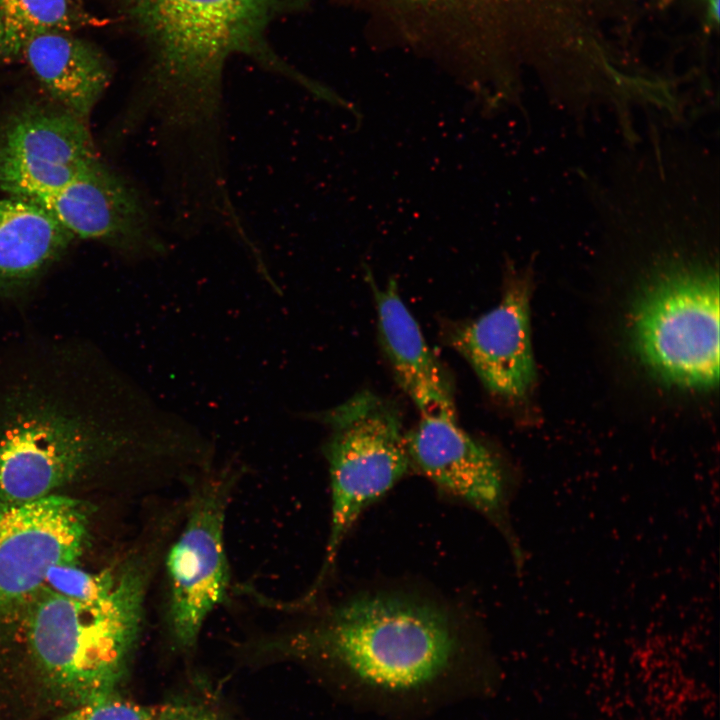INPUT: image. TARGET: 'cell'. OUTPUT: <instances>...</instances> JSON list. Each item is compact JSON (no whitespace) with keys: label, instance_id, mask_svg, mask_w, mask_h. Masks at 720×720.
I'll list each match as a JSON object with an SVG mask.
<instances>
[{"label":"cell","instance_id":"obj_7","mask_svg":"<svg viewBox=\"0 0 720 720\" xmlns=\"http://www.w3.org/2000/svg\"><path fill=\"white\" fill-rule=\"evenodd\" d=\"M412 470L443 495L485 517L503 536L521 571L525 553L511 523L518 479L501 457L458 426L456 419L423 417L406 432Z\"/></svg>","mask_w":720,"mask_h":720},{"label":"cell","instance_id":"obj_9","mask_svg":"<svg viewBox=\"0 0 720 720\" xmlns=\"http://www.w3.org/2000/svg\"><path fill=\"white\" fill-rule=\"evenodd\" d=\"M101 158L87 122L57 104H25L0 120V190L29 198L58 189Z\"/></svg>","mask_w":720,"mask_h":720},{"label":"cell","instance_id":"obj_3","mask_svg":"<svg viewBox=\"0 0 720 720\" xmlns=\"http://www.w3.org/2000/svg\"><path fill=\"white\" fill-rule=\"evenodd\" d=\"M177 528L174 513L152 510L106 598L79 602L41 588L10 616L23 615L24 653L48 698L71 708L116 691L136 650L149 591Z\"/></svg>","mask_w":720,"mask_h":720},{"label":"cell","instance_id":"obj_5","mask_svg":"<svg viewBox=\"0 0 720 720\" xmlns=\"http://www.w3.org/2000/svg\"><path fill=\"white\" fill-rule=\"evenodd\" d=\"M329 429L323 445L330 481V524L324 557L309 588L326 585L343 541L359 516L412 471L399 408L363 390L313 414Z\"/></svg>","mask_w":720,"mask_h":720},{"label":"cell","instance_id":"obj_19","mask_svg":"<svg viewBox=\"0 0 720 720\" xmlns=\"http://www.w3.org/2000/svg\"><path fill=\"white\" fill-rule=\"evenodd\" d=\"M154 720H221L208 704L177 699L158 706Z\"/></svg>","mask_w":720,"mask_h":720},{"label":"cell","instance_id":"obj_12","mask_svg":"<svg viewBox=\"0 0 720 720\" xmlns=\"http://www.w3.org/2000/svg\"><path fill=\"white\" fill-rule=\"evenodd\" d=\"M379 339L398 385L423 417L456 419L453 385L399 295L394 280L383 288L370 278Z\"/></svg>","mask_w":720,"mask_h":720},{"label":"cell","instance_id":"obj_10","mask_svg":"<svg viewBox=\"0 0 720 720\" xmlns=\"http://www.w3.org/2000/svg\"><path fill=\"white\" fill-rule=\"evenodd\" d=\"M25 200L46 210L74 237L100 241L140 258L167 252L149 201L102 159L66 185Z\"/></svg>","mask_w":720,"mask_h":720},{"label":"cell","instance_id":"obj_17","mask_svg":"<svg viewBox=\"0 0 720 720\" xmlns=\"http://www.w3.org/2000/svg\"><path fill=\"white\" fill-rule=\"evenodd\" d=\"M77 564L52 567L42 588L79 602L98 601L112 592L117 581L118 568L92 573L79 568Z\"/></svg>","mask_w":720,"mask_h":720},{"label":"cell","instance_id":"obj_16","mask_svg":"<svg viewBox=\"0 0 720 720\" xmlns=\"http://www.w3.org/2000/svg\"><path fill=\"white\" fill-rule=\"evenodd\" d=\"M512 0H383L402 16H408L447 40L472 49L487 19Z\"/></svg>","mask_w":720,"mask_h":720},{"label":"cell","instance_id":"obj_18","mask_svg":"<svg viewBox=\"0 0 720 720\" xmlns=\"http://www.w3.org/2000/svg\"><path fill=\"white\" fill-rule=\"evenodd\" d=\"M158 706L120 696L117 691L71 707L57 720H154Z\"/></svg>","mask_w":720,"mask_h":720},{"label":"cell","instance_id":"obj_13","mask_svg":"<svg viewBox=\"0 0 720 720\" xmlns=\"http://www.w3.org/2000/svg\"><path fill=\"white\" fill-rule=\"evenodd\" d=\"M22 59L55 104L86 122L112 78L107 58L71 32L31 39Z\"/></svg>","mask_w":720,"mask_h":720},{"label":"cell","instance_id":"obj_6","mask_svg":"<svg viewBox=\"0 0 720 720\" xmlns=\"http://www.w3.org/2000/svg\"><path fill=\"white\" fill-rule=\"evenodd\" d=\"M243 473L234 462L214 464L186 485L182 520L160 569L161 627L177 651L196 648L207 619L232 590L225 525Z\"/></svg>","mask_w":720,"mask_h":720},{"label":"cell","instance_id":"obj_4","mask_svg":"<svg viewBox=\"0 0 720 720\" xmlns=\"http://www.w3.org/2000/svg\"><path fill=\"white\" fill-rule=\"evenodd\" d=\"M711 190L682 185L670 250L657 263L631 319L633 346L662 380L711 388L719 379V280L708 260L690 257L681 243Z\"/></svg>","mask_w":720,"mask_h":720},{"label":"cell","instance_id":"obj_2","mask_svg":"<svg viewBox=\"0 0 720 720\" xmlns=\"http://www.w3.org/2000/svg\"><path fill=\"white\" fill-rule=\"evenodd\" d=\"M147 54L141 86L126 110L129 129L151 120L164 165L203 174L225 161L223 77L234 56L318 85L274 50L269 32L308 0H117ZM127 128V129H128Z\"/></svg>","mask_w":720,"mask_h":720},{"label":"cell","instance_id":"obj_21","mask_svg":"<svg viewBox=\"0 0 720 720\" xmlns=\"http://www.w3.org/2000/svg\"><path fill=\"white\" fill-rule=\"evenodd\" d=\"M673 0H657L658 4L662 7L669 5Z\"/></svg>","mask_w":720,"mask_h":720},{"label":"cell","instance_id":"obj_11","mask_svg":"<svg viewBox=\"0 0 720 720\" xmlns=\"http://www.w3.org/2000/svg\"><path fill=\"white\" fill-rule=\"evenodd\" d=\"M529 296L530 273L511 266L497 306L453 323L445 332L448 345L469 363L486 390L506 400L523 398L536 377Z\"/></svg>","mask_w":720,"mask_h":720},{"label":"cell","instance_id":"obj_14","mask_svg":"<svg viewBox=\"0 0 720 720\" xmlns=\"http://www.w3.org/2000/svg\"><path fill=\"white\" fill-rule=\"evenodd\" d=\"M73 238L39 205L15 196L0 199V291L30 283Z\"/></svg>","mask_w":720,"mask_h":720},{"label":"cell","instance_id":"obj_15","mask_svg":"<svg viewBox=\"0 0 720 720\" xmlns=\"http://www.w3.org/2000/svg\"><path fill=\"white\" fill-rule=\"evenodd\" d=\"M94 23L74 0H0V61L22 59L26 44L51 32H72Z\"/></svg>","mask_w":720,"mask_h":720},{"label":"cell","instance_id":"obj_20","mask_svg":"<svg viewBox=\"0 0 720 720\" xmlns=\"http://www.w3.org/2000/svg\"><path fill=\"white\" fill-rule=\"evenodd\" d=\"M705 19L710 28L719 23V0H705Z\"/></svg>","mask_w":720,"mask_h":720},{"label":"cell","instance_id":"obj_1","mask_svg":"<svg viewBox=\"0 0 720 720\" xmlns=\"http://www.w3.org/2000/svg\"><path fill=\"white\" fill-rule=\"evenodd\" d=\"M285 607L299 619L253 649L318 668L345 695L367 704L428 706L481 680L491 667L474 619L422 588L370 586Z\"/></svg>","mask_w":720,"mask_h":720},{"label":"cell","instance_id":"obj_8","mask_svg":"<svg viewBox=\"0 0 720 720\" xmlns=\"http://www.w3.org/2000/svg\"><path fill=\"white\" fill-rule=\"evenodd\" d=\"M89 526L87 505L68 496L0 506V616L33 598L52 567L78 563Z\"/></svg>","mask_w":720,"mask_h":720}]
</instances>
